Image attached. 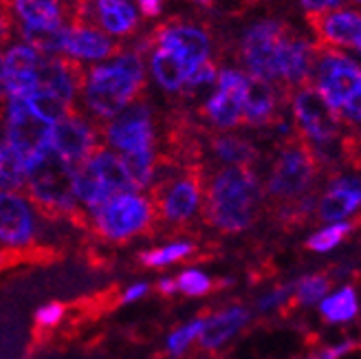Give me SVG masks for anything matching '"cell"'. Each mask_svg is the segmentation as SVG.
I'll list each match as a JSON object with an SVG mask.
<instances>
[{"instance_id":"cell-1","label":"cell","mask_w":361,"mask_h":359,"mask_svg":"<svg viewBox=\"0 0 361 359\" xmlns=\"http://www.w3.org/2000/svg\"><path fill=\"white\" fill-rule=\"evenodd\" d=\"M262 185L254 168L225 166L209 174L205 185V223L223 234H238L256 223Z\"/></svg>"},{"instance_id":"cell-2","label":"cell","mask_w":361,"mask_h":359,"mask_svg":"<svg viewBox=\"0 0 361 359\" xmlns=\"http://www.w3.org/2000/svg\"><path fill=\"white\" fill-rule=\"evenodd\" d=\"M78 170L51 146L27 168L25 196L35 212L49 221H71L80 229H90V214L75 196Z\"/></svg>"},{"instance_id":"cell-3","label":"cell","mask_w":361,"mask_h":359,"mask_svg":"<svg viewBox=\"0 0 361 359\" xmlns=\"http://www.w3.org/2000/svg\"><path fill=\"white\" fill-rule=\"evenodd\" d=\"M143 86L146 68L139 53H121L111 64L88 71L82 95L90 115L111 121L141 97Z\"/></svg>"},{"instance_id":"cell-4","label":"cell","mask_w":361,"mask_h":359,"mask_svg":"<svg viewBox=\"0 0 361 359\" xmlns=\"http://www.w3.org/2000/svg\"><path fill=\"white\" fill-rule=\"evenodd\" d=\"M319 168L322 164L309 141L300 135L286 139L274 159L264 192L280 205V212L293 207L313 194Z\"/></svg>"},{"instance_id":"cell-5","label":"cell","mask_w":361,"mask_h":359,"mask_svg":"<svg viewBox=\"0 0 361 359\" xmlns=\"http://www.w3.org/2000/svg\"><path fill=\"white\" fill-rule=\"evenodd\" d=\"M205 185L207 178L198 164L168 166L166 176L157 174L150 192L159 221L176 227L190 223L205 207Z\"/></svg>"},{"instance_id":"cell-6","label":"cell","mask_w":361,"mask_h":359,"mask_svg":"<svg viewBox=\"0 0 361 359\" xmlns=\"http://www.w3.org/2000/svg\"><path fill=\"white\" fill-rule=\"evenodd\" d=\"M88 214L90 231L113 245H126L139 236H150L159 221L152 199H146L139 192L115 196Z\"/></svg>"},{"instance_id":"cell-7","label":"cell","mask_w":361,"mask_h":359,"mask_svg":"<svg viewBox=\"0 0 361 359\" xmlns=\"http://www.w3.org/2000/svg\"><path fill=\"white\" fill-rule=\"evenodd\" d=\"M291 106L300 137L309 141L313 150L329 148L341 137V126L346 119L326 102L315 84L298 88L293 93Z\"/></svg>"},{"instance_id":"cell-8","label":"cell","mask_w":361,"mask_h":359,"mask_svg":"<svg viewBox=\"0 0 361 359\" xmlns=\"http://www.w3.org/2000/svg\"><path fill=\"white\" fill-rule=\"evenodd\" d=\"M288 27L276 20H262L251 25L240 42L243 60L249 75L280 84V49Z\"/></svg>"},{"instance_id":"cell-9","label":"cell","mask_w":361,"mask_h":359,"mask_svg":"<svg viewBox=\"0 0 361 359\" xmlns=\"http://www.w3.org/2000/svg\"><path fill=\"white\" fill-rule=\"evenodd\" d=\"M0 238L3 260L13 254H56L35 247V207L25 194L3 192L0 196Z\"/></svg>"},{"instance_id":"cell-10","label":"cell","mask_w":361,"mask_h":359,"mask_svg":"<svg viewBox=\"0 0 361 359\" xmlns=\"http://www.w3.org/2000/svg\"><path fill=\"white\" fill-rule=\"evenodd\" d=\"M51 128L47 121L35 117L25 97L7 99V121H5V143L16 150L27 168L51 146Z\"/></svg>"},{"instance_id":"cell-11","label":"cell","mask_w":361,"mask_h":359,"mask_svg":"<svg viewBox=\"0 0 361 359\" xmlns=\"http://www.w3.org/2000/svg\"><path fill=\"white\" fill-rule=\"evenodd\" d=\"M315 86L335 111H344L346 104L361 91V66L335 49L322 47V58L315 71Z\"/></svg>"},{"instance_id":"cell-12","label":"cell","mask_w":361,"mask_h":359,"mask_svg":"<svg viewBox=\"0 0 361 359\" xmlns=\"http://www.w3.org/2000/svg\"><path fill=\"white\" fill-rule=\"evenodd\" d=\"M104 141L119 154L154 148V123L148 102L141 97L102 128Z\"/></svg>"},{"instance_id":"cell-13","label":"cell","mask_w":361,"mask_h":359,"mask_svg":"<svg viewBox=\"0 0 361 359\" xmlns=\"http://www.w3.org/2000/svg\"><path fill=\"white\" fill-rule=\"evenodd\" d=\"M102 130H97L95 123L88 121L78 111L66 115L51 128V148L75 170L82 168L102 148Z\"/></svg>"},{"instance_id":"cell-14","label":"cell","mask_w":361,"mask_h":359,"mask_svg":"<svg viewBox=\"0 0 361 359\" xmlns=\"http://www.w3.org/2000/svg\"><path fill=\"white\" fill-rule=\"evenodd\" d=\"M247 82L249 75L240 73V71L223 68L219 75V88L203 106V117H207L221 130L236 128L238 123H243Z\"/></svg>"},{"instance_id":"cell-15","label":"cell","mask_w":361,"mask_h":359,"mask_svg":"<svg viewBox=\"0 0 361 359\" xmlns=\"http://www.w3.org/2000/svg\"><path fill=\"white\" fill-rule=\"evenodd\" d=\"M44 56L29 44H18L3 56V93L5 97H29L38 88V68Z\"/></svg>"},{"instance_id":"cell-16","label":"cell","mask_w":361,"mask_h":359,"mask_svg":"<svg viewBox=\"0 0 361 359\" xmlns=\"http://www.w3.org/2000/svg\"><path fill=\"white\" fill-rule=\"evenodd\" d=\"M311 29L326 49H355L361 53V13L357 11H319L306 13Z\"/></svg>"},{"instance_id":"cell-17","label":"cell","mask_w":361,"mask_h":359,"mask_svg":"<svg viewBox=\"0 0 361 359\" xmlns=\"http://www.w3.org/2000/svg\"><path fill=\"white\" fill-rule=\"evenodd\" d=\"M150 42H157L159 47L174 51L176 56H180L188 62L192 73L203 62L209 60V38L201 27L174 25V23L161 25L150 35Z\"/></svg>"},{"instance_id":"cell-18","label":"cell","mask_w":361,"mask_h":359,"mask_svg":"<svg viewBox=\"0 0 361 359\" xmlns=\"http://www.w3.org/2000/svg\"><path fill=\"white\" fill-rule=\"evenodd\" d=\"M361 207V181L353 176L335 174L329 183L326 194L319 196L317 221L322 223H346L348 217Z\"/></svg>"},{"instance_id":"cell-19","label":"cell","mask_w":361,"mask_h":359,"mask_svg":"<svg viewBox=\"0 0 361 359\" xmlns=\"http://www.w3.org/2000/svg\"><path fill=\"white\" fill-rule=\"evenodd\" d=\"M121 44H117L113 38H108L95 27L88 25H73L66 35L64 53L73 60H106L113 56H121Z\"/></svg>"},{"instance_id":"cell-20","label":"cell","mask_w":361,"mask_h":359,"mask_svg":"<svg viewBox=\"0 0 361 359\" xmlns=\"http://www.w3.org/2000/svg\"><path fill=\"white\" fill-rule=\"evenodd\" d=\"M90 172L95 174L97 183L102 185V190L106 192L108 199H115V196L121 194H135L137 188L130 181L128 172H126L123 159L119 152L108 150V148H99L93 157H90L84 164Z\"/></svg>"},{"instance_id":"cell-21","label":"cell","mask_w":361,"mask_h":359,"mask_svg":"<svg viewBox=\"0 0 361 359\" xmlns=\"http://www.w3.org/2000/svg\"><path fill=\"white\" fill-rule=\"evenodd\" d=\"M280 93L276 84L267 80L249 75L247 93H245V106H243V123L247 126H269L278 119L280 109Z\"/></svg>"},{"instance_id":"cell-22","label":"cell","mask_w":361,"mask_h":359,"mask_svg":"<svg viewBox=\"0 0 361 359\" xmlns=\"http://www.w3.org/2000/svg\"><path fill=\"white\" fill-rule=\"evenodd\" d=\"M249 322V311L243 307H229L221 313H216L205 322L201 337L196 339L203 351H219L229 339L236 335Z\"/></svg>"},{"instance_id":"cell-23","label":"cell","mask_w":361,"mask_h":359,"mask_svg":"<svg viewBox=\"0 0 361 359\" xmlns=\"http://www.w3.org/2000/svg\"><path fill=\"white\" fill-rule=\"evenodd\" d=\"M150 68L159 86L166 88V91H183L192 75V68L188 66V62L180 56H176L174 51L164 47H159L152 53Z\"/></svg>"},{"instance_id":"cell-24","label":"cell","mask_w":361,"mask_h":359,"mask_svg":"<svg viewBox=\"0 0 361 359\" xmlns=\"http://www.w3.org/2000/svg\"><path fill=\"white\" fill-rule=\"evenodd\" d=\"M207 150L214 159L225 166H245L251 168L258 159V150L251 141L236 135H209Z\"/></svg>"},{"instance_id":"cell-25","label":"cell","mask_w":361,"mask_h":359,"mask_svg":"<svg viewBox=\"0 0 361 359\" xmlns=\"http://www.w3.org/2000/svg\"><path fill=\"white\" fill-rule=\"evenodd\" d=\"M97 20L113 35H128L137 29V11L128 0H97Z\"/></svg>"},{"instance_id":"cell-26","label":"cell","mask_w":361,"mask_h":359,"mask_svg":"<svg viewBox=\"0 0 361 359\" xmlns=\"http://www.w3.org/2000/svg\"><path fill=\"white\" fill-rule=\"evenodd\" d=\"M13 9L23 25L29 27H60L62 3L60 0H13Z\"/></svg>"},{"instance_id":"cell-27","label":"cell","mask_w":361,"mask_h":359,"mask_svg":"<svg viewBox=\"0 0 361 359\" xmlns=\"http://www.w3.org/2000/svg\"><path fill=\"white\" fill-rule=\"evenodd\" d=\"M121 159H123L126 172H128L137 192L141 194V192L150 190L157 178V164H159V157L154 154V148L126 152V154H121Z\"/></svg>"},{"instance_id":"cell-28","label":"cell","mask_w":361,"mask_h":359,"mask_svg":"<svg viewBox=\"0 0 361 359\" xmlns=\"http://www.w3.org/2000/svg\"><path fill=\"white\" fill-rule=\"evenodd\" d=\"M68 29L71 27H66V25H60V27H29V25H23L20 33L25 38V44L33 47L35 51H40L42 56H58V53H64Z\"/></svg>"},{"instance_id":"cell-29","label":"cell","mask_w":361,"mask_h":359,"mask_svg":"<svg viewBox=\"0 0 361 359\" xmlns=\"http://www.w3.org/2000/svg\"><path fill=\"white\" fill-rule=\"evenodd\" d=\"M357 311H359V302H357V293L353 286H341L337 293L324 298L319 302V313L329 324H344V322H350L357 317Z\"/></svg>"},{"instance_id":"cell-30","label":"cell","mask_w":361,"mask_h":359,"mask_svg":"<svg viewBox=\"0 0 361 359\" xmlns=\"http://www.w3.org/2000/svg\"><path fill=\"white\" fill-rule=\"evenodd\" d=\"M29 109L35 117H40L42 121H47L49 126H56L58 121H62L66 115H71L75 111L73 104H68L66 99L58 97L56 93L42 91V88H35V91L25 97Z\"/></svg>"},{"instance_id":"cell-31","label":"cell","mask_w":361,"mask_h":359,"mask_svg":"<svg viewBox=\"0 0 361 359\" xmlns=\"http://www.w3.org/2000/svg\"><path fill=\"white\" fill-rule=\"evenodd\" d=\"M0 181H3V192H18V194L25 192V183H27V164L5 141H3V150H0Z\"/></svg>"},{"instance_id":"cell-32","label":"cell","mask_w":361,"mask_h":359,"mask_svg":"<svg viewBox=\"0 0 361 359\" xmlns=\"http://www.w3.org/2000/svg\"><path fill=\"white\" fill-rule=\"evenodd\" d=\"M194 251H196L194 243H172V245L159 247V249L141 251L137 258H139V262L143 267L159 269V267H166V264H172V262H178V260L194 258Z\"/></svg>"},{"instance_id":"cell-33","label":"cell","mask_w":361,"mask_h":359,"mask_svg":"<svg viewBox=\"0 0 361 359\" xmlns=\"http://www.w3.org/2000/svg\"><path fill=\"white\" fill-rule=\"evenodd\" d=\"M329 289H331V280L326 274H313L300 278L295 284V296L288 307H311V304H317L326 298Z\"/></svg>"},{"instance_id":"cell-34","label":"cell","mask_w":361,"mask_h":359,"mask_svg":"<svg viewBox=\"0 0 361 359\" xmlns=\"http://www.w3.org/2000/svg\"><path fill=\"white\" fill-rule=\"evenodd\" d=\"M205 322H207L205 315H198L196 320L188 322V324H183L180 329H176V331L168 337V342H166L168 353H170L172 357H180V355H183V353L188 351V346L194 342V339L201 337V333H203V329H205Z\"/></svg>"},{"instance_id":"cell-35","label":"cell","mask_w":361,"mask_h":359,"mask_svg":"<svg viewBox=\"0 0 361 359\" xmlns=\"http://www.w3.org/2000/svg\"><path fill=\"white\" fill-rule=\"evenodd\" d=\"M176 284H178V293L190 296V298H198V296H205L209 291H214V286H221V284H229L225 282H214L207 274L198 272V269H185L176 276Z\"/></svg>"},{"instance_id":"cell-36","label":"cell","mask_w":361,"mask_h":359,"mask_svg":"<svg viewBox=\"0 0 361 359\" xmlns=\"http://www.w3.org/2000/svg\"><path fill=\"white\" fill-rule=\"evenodd\" d=\"M350 229H353V223H335V225L324 227L306 241V249L315 251V254H326V251H331L346 238Z\"/></svg>"},{"instance_id":"cell-37","label":"cell","mask_w":361,"mask_h":359,"mask_svg":"<svg viewBox=\"0 0 361 359\" xmlns=\"http://www.w3.org/2000/svg\"><path fill=\"white\" fill-rule=\"evenodd\" d=\"M64 315H66V304L49 302L42 309L35 311V327L38 329H53V327L60 324Z\"/></svg>"},{"instance_id":"cell-38","label":"cell","mask_w":361,"mask_h":359,"mask_svg":"<svg viewBox=\"0 0 361 359\" xmlns=\"http://www.w3.org/2000/svg\"><path fill=\"white\" fill-rule=\"evenodd\" d=\"M219 75L221 71L216 68V64L212 60L203 62L201 66H198L194 73L190 75L188 84H185V91H194V88H201V86H207V84H214L219 82Z\"/></svg>"},{"instance_id":"cell-39","label":"cell","mask_w":361,"mask_h":359,"mask_svg":"<svg viewBox=\"0 0 361 359\" xmlns=\"http://www.w3.org/2000/svg\"><path fill=\"white\" fill-rule=\"evenodd\" d=\"M357 346H359V342L348 339V342H341V344H335V346H322V348L309 353L304 359H339V357H344L346 353L355 351Z\"/></svg>"},{"instance_id":"cell-40","label":"cell","mask_w":361,"mask_h":359,"mask_svg":"<svg viewBox=\"0 0 361 359\" xmlns=\"http://www.w3.org/2000/svg\"><path fill=\"white\" fill-rule=\"evenodd\" d=\"M300 5L309 13H319V11L339 9L344 5V0H300Z\"/></svg>"},{"instance_id":"cell-41","label":"cell","mask_w":361,"mask_h":359,"mask_svg":"<svg viewBox=\"0 0 361 359\" xmlns=\"http://www.w3.org/2000/svg\"><path fill=\"white\" fill-rule=\"evenodd\" d=\"M341 148H344L350 164H355V168H361V141L357 137L346 139L344 143H341Z\"/></svg>"},{"instance_id":"cell-42","label":"cell","mask_w":361,"mask_h":359,"mask_svg":"<svg viewBox=\"0 0 361 359\" xmlns=\"http://www.w3.org/2000/svg\"><path fill=\"white\" fill-rule=\"evenodd\" d=\"M346 121H353V123H359L361 126V91L346 104V109L341 111Z\"/></svg>"},{"instance_id":"cell-43","label":"cell","mask_w":361,"mask_h":359,"mask_svg":"<svg viewBox=\"0 0 361 359\" xmlns=\"http://www.w3.org/2000/svg\"><path fill=\"white\" fill-rule=\"evenodd\" d=\"M150 291V286L146 284V282H137V284H133V286H128V289L123 291V296H121V304H126V302H135V300H139V298H143Z\"/></svg>"},{"instance_id":"cell-44","label":"cell","mask_w":361,"mask_h":359,"mask_svg":"<svg viewBox=\"0 0 361 359\" xmlns=\"http://www.w3.org/2000/svg\"><path fill=\"white\" fill-rule=\"evenodd\" d=\"M137 5L143 11V16L148 18H157L164 11V0H137Z\"/></svg>"},{"instance_id":"cell-45","label":"cell","mask_w":361,"mask_h":359,"mask_svg":"<svg viewBox=\"0 0 361 359\" xmlns=\"http://www.w3.org/2000/svg\"><path fill=\"white\" fill-rule=\"evenodd\" d=\"M157 291H159L161 296H174V293H178L176 278H164V280H159Z\"/></svg>"},{"instance_id":"cell-46","label":"cell","mask_w":361,"mask_h":359,"mask_svg":"<svg viewBox=\"0 0 361 359\" xmlns=\"http://www.w3.org/2000/svg\"><path fill=\"white\" fill-rule=\"evenodd\" d=\"M196 3H203V5H207V3H212V0H196Z\"/></svg>"},{"instance_id":"cell-47","label":"cell","mask_w":361,"mask_h":359,"mask_svg":"<svg viewBox=\"0 0 361 359\" xmlns=\"http://www.w3.org/2000/svg\"><path fill=\"white\" fill-rule=\"evenodd\" d=\"M353 3H361V0H353Z\"/></svg>"}]
</instances>
